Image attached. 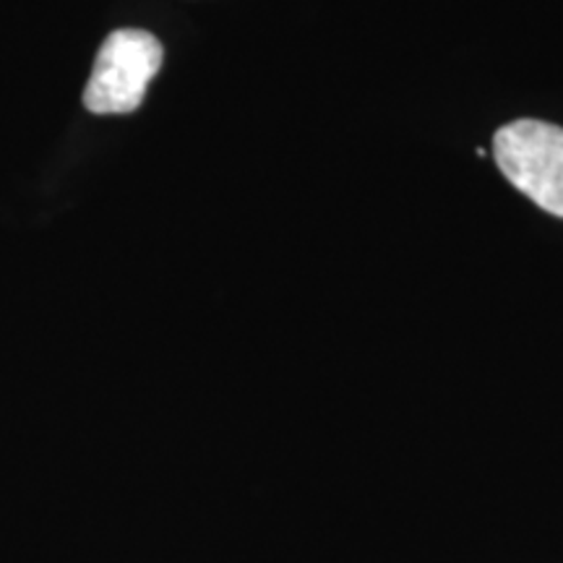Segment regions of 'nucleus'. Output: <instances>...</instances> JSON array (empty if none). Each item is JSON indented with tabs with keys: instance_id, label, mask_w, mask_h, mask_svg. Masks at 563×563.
<instances>
[{
	"instance_id": "1",
	"label": "nucleus",
	"mask_w": 563,
	"mask_h": 563,
	"mask_svg": "<svg viewBox=\"0 0 563 563\" xmlns=\"http://www.w3.org/2000/svg\"><path fill=\"white\" fill-rule=\"evenodd\" d=\"M159 40L144 30H118L102 42L84 89V104L95 115H129L144 102L162 68Z\"/></svg>"
},
{
	"instance_id": "2",
	"label": "nucleus",
	"mask_w": 563,
	"mask_h": 563,
	"mask_svg": "<svg viewBox=\"0 0 563 563\" xmlns=\"http://www.w3.org/2000/svg\"><path fill=\"white\" fill-rule=\"evenodd\" d=\"M493 157L514 188L563 220V129L522 118L496 133Z\"/></svg>"
}]
</instances>
